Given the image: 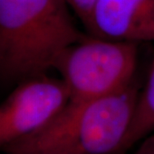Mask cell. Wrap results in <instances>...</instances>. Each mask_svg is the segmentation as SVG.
I'll return each mask as SVG.
<instances>
[{
    "label": "cell",
    "mask_w": 154,
    "mask_h": 154,
    "mask_svg": "<svg viewBox=\"0 0 154 154\" xmlns=\"http://www.w3.org/2000/svg\"><path fill=\"white\" fill-rule=\"evenodd\" d=\"M138 96V87L131 82L99 98L68 100L41 128L1 148L9 154L119 153Z\"/></svg>",
    "instance_id": "obj_1"
},
{
    "label": "cell",
    "mask_w": 154,
    "mask_h": 154,
    "mask_svg": "<svg viewBox=\"0 0 154 154\" xmlns=\"http://www.w3.org/2000/svg\"><path fill=\"white\" fill-rule=\"evenodd\" d=\"M66 0H0V74L21 82L54 68L67 47L89 36L76 28Z\"/></svg>",
    "instance_id": "obj_2"
},
{
    "label": "cell",
    "mask_w": 154,
    "mask_h": 154,
    "mask_svg": "<svg viewBox=\"0 0 154 154\" xmlns=\"http://www.w3.org/2000/svg\"><path fill=\"white\" fill-rule=\"evenodd\" d=\"M138 43L89 36L67 47L54 68L70 90L69 100L85 101L113 93L132 82Z\"/></svg>",
    "instance_id": "obj_3"
},
{
    "label": "cell",
    "mask_w": 154,
    "mask_h": 154,
    "mask_svg": "<svg viewBox=\"0 0 154 154\" xmlns=\"http://www.w3.org/2000/svg\"><path fill=\"white\" fill-rule=\"evenodd\" d=\"M70 98L63 79L40 75L25 79L0 107V146L41 128Z\"/></svg>",
    "instance_id": "obj_4"
},
{
    "label": "cell",
    "mask_w": 154,
    "mask_h": 154,
    "mask_svg": "<svg viewBox=\"0 0 154 154\" xmlns=\"http://www.w3.org/2000/svg\"><path fill=\"white\" fill-rule=\"evenodd\" d=\"M87 30L116 41H154V0H97Z\"/></svg>",
    "instance_id": "obj_5"
},
{
    "label": "cell",
    "mask_w": 154,
    "mask_h": 154,
    "mask_svg": "<svg viewBox=\"0 0 154 154\" xmlns=\"http://www.w3.org/2000/svg\"><path fill=\"white\" fill-rule=\"evenodd\" d=\"M154 131V61L148 78L135 107L131 123L120 146L119 153H124L135 143Z\"/></svg>",
    "instance_id": "obj_6"
},
{
    "label": "cell",
    "mask_w": 154,
    "mask_h": 154,
    "mask_svg": "<svg viewBox=\"0 0 154 154\" xmlns=\"http://www.w3.org/2000/svg\"><path fill=\"white\" fill-rule=\"evenodd\" d=\"M66 1L68 2L69 7L72 8L74 13L87 29L90 23L92 10L97 0H66Z\"/></svg>",
    "instance_id": "obj_7"
},
{
    "label": "cell",
    "mask_w": 154,
    "mask_h": 154,
    "mask_svg": "<svg viewBox=\"0 0 154 154\" xmlns=\"http://www.w3.org/2000/svg\"><path fill=\"white\" fill-rule=\"evenodd\" d=\"M137 154H154V135L146 136L141 145L135 151Z\"/></svg>",
    "instance_id": "obj_8"
}]
</instances>
